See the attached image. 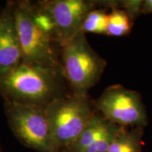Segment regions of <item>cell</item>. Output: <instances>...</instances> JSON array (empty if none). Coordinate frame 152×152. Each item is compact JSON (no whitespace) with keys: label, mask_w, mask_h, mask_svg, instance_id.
<instances>
[{"label":"cell","mask_w":152,"mask_h":152,"mask_svg":"<svg viewBox=\"0 0 152 152\" xmlns=\"http://www.w3.org/2000/svg\"><path fill=\"white\" fill-rule=\"evenodd\" d=\"M68 88L63 68L22 62L0 73V96L4 102L46 107L71 94Z\"/></svg>","instance_id":"obj_1"},{"label":"cell","mask_w":152,"mask_h":152,"mask_svg":"<svg viewBox=\"0 0 152 152\" xmlns=\"http://www.w3.org/2000/svg\"><path fill=\"white\" fill-rule=\"evenodd\" d=\"M60 51L63 71L71 93L88 94L103 75L105 59L92 49L83 31L64 44Z\"/></svg>","instance_id":"obj_2"},{"label":"cell","mask_w":152,"mask_h":152,"mask_svg":"<svg viewBox=\"0 0 152 152\" xmlns=\"http://www.w3.org/2000/svg\"><path fill=\"white\" fill-rule=\"evenodd\" d=\"M53 140L61 152L69 147L90 124L96 113L88 94H71L45 107Z\"/></svg>","instance_id":"obj_3"},{"label":"cell","mask_w":152,"mask_h":152,"mask_svg":"<svg viewBox=\"0 0 152 152\" xmlns=\"http://www.w3.org/2000/svg\"><path fill=\"white\" fill-rule=\"evenodd\" d=\"M14 14L22 49V62L63 68L61 51L56 47L58 44L35 22L33 2L14 1Z\"/></svg>","instance_id":"obj_4"},{"label":"cell","mask_w":152,"mask_h":152,"mask_svg":"<svg viewBox=\"0 0 152 152\" xmlns=\"http://www.w3.org/2000/svg\"><path fill=\"white\" fill-rule=\"evenodd\" d=\"M11 130L24 146L38 152H61L53 140L45 107L4 102Z\"/></svg>","instance_id":"obj_5"},{"label":"cell","mask_w":152,"mask_h":152,"mask_svg":"<svg viewBox=\"0 0 152 152\" xmlns=\"http://www.w3.org/2000/svg\"><path fill=\"white\" fill-rule=\"evenodd\" d=\"M94 109L106 120L118 126L144 128L148 119L141 96L122 85H111L94 101Z\"/></svg>","instance_id":"obj_6"},{"label":"cell","mask_w":152,"mask_h":152,"mask_svg":"<svg viewBox=\"0 0 152 152\" xmlns=\"http://www.w3.org/2000/svg\"><path fill=\"white\" fill-rule=\"evenodd\" d=\"M37 3L52 18L60 48L82 31L87 15L98 4L97 1L86 0H44Z\"/></svg>","instance_id":"obj_7"},{"label":"cell","mask_w":152,"mask_h":152,"mask_svg":"<svg viewBox=\"0 0 152 152\" xmlns=\"http://www.w3.org/2000/svg\"><path fill=\"white\" fill-rule=\"evenodd\" d=\"M23 61V54L14 14V1L0 8V73Z\"/></svg>","instance_id":"obj_8"},{"label":"cell","mask_w":152,"mask_h":152,"mask_svg":"<svg viewBox=\"0 0 152 152\" xmlns=\"http://www.w3.org/2000/svg\"><path fill=\"white\" fill-rule=\"evenodd\" d=\"M111 124L112 123L106 120L96 111L90 124L78 137L63 152H83L96 139L103 134Z\"/></svg>","instance_id":"obj_9"},{"label":"cell","mask_w":152,"mask_h":152,"mask_svg":"<svg viewBox=\"0 0 152 152\" xmlns=\"http://www.w3.org/2000/svg\"><path fill=\"white\" fill-rule=\"evenodd\" d=\"M143 128L127 130L122 127L114 138L108 152H142Z\"/></svg>","instance_id":"obj_10"},{"label":"cell","mask_w":152,"mask_h":152,"mask_svg":"<svg viewBox=\"0 0 152 152\" xmlns=\"http://www.w3.org/2000/svg\"><path fill=\"white\" fill-rule=\"evenodd\" d=\"M132 19L126 11L114 7L108 14L106 35L113 37H123L130 33L132 27Z\"/></svg>","instance_id":"obj_11"},{"label":"cell","mask_w":152,"mask_h":152,"mask_svg":"<svg viewBox=\"0 0 152 152\" xmlns=\"http://www.w3.org/2000/svg\"><path fill=\"white\" fill-rule=\"evenodd\" d=\"M108 26V14L105 9H93L87 15L83 22L82 31L85 33L106 35Z\"/></svg>","instance_id":"obj_12"},{"label":"cell","mask_w":152,"mask_h":152,"mask_svg":"<svg viewBox=\"0 0 152 152\" xmlns=\"http://www.w3.org/2000/svg\"><path fill=\"white\" fill-rule=\"evenodd\" d=\"M122 127L112 123L109 129L83 152H108L117 133Z\"/></svg>","instance_id":"obj_13"},{"label":"cell","mask_w":152,"mask_h":152,"mask_svg":"<svg viewBox=\"0 0 152 152\" xmlns=\"http://www.w3.org/2000/svg\"><path fill=\"white\" fill-rule=\"evenodd\" d=\"M142 13H144V14H152V0L143 1Z\"/></svg>","instance_id":"obj_14"},{"label":"cell","mask_w":152,"mask_h":152,"mask_svg":"<svg viewBox=\"0 0 152 152\" xmlns=\"http://www.w3.org/2000/svg\"><path fill=\"white\" fill-rule=\"evenodd\" d=\"M0 152H1V149H0Z\"/></svg>","instance_id":"obj_15"}]
</instances>
